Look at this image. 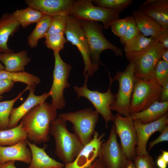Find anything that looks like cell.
Listing matches in <instances>:
<instances>
[{"mask_svg":"<svg viewBox=\"0 0 168 168\" xmlns=\"http://www.w3.org/2000/svg\"><path fill=\"white\" fill-rule=\"evenodd\" d=\"M134 126L137 135L136 155L148 153L147 146L150 136L155 132H161L165 126L168 124V113L153 122L142 124L138 120H133Z\"/></svg>","mask_w":168,"mask_h":168,"instance_id":"5bb4252c","label":"cell"},{"mask_svg":"<svg viewBox=\"0 0 168 168\" xmlns=\"http://www.w3.org/2000/svg\"><path fill=\"white\" fill-rule=\"evenodd\" d=\"M128 25V16L122 19H118L114 21L111 24L110 27L112 31L120 39L124 36Z\"/></svg>","mask_w":168,"mask_h":168,"instance_id":"d590c367","label":"cell"},{"mask_svg":"<svg viewBox=\"0 0 168 168\" xmlns=\"http://www.w3.org/2000/svg\"><path fill=\"white\" fill-rule=\"evenodd\" d=\"M132 161L136 168H153L155 166L152 158L148 153L136 155Z\"/></svg>","mask_w":168,"mask_h":168,"instance_id":"8d00e7d4","label":"cell"},{"mask_svg":"<svg viewBox=\"0 0 168 168\" xmlns=\"http://www.w3.org/2000/svg\"><path fill=\"white\" fill-rule=\"evenodd\" d=\"M27 143L32 155L31 162L27 168H64V163L56 161L46 153L45 151L46 146L40 147L28 140Z\"/></svg>","mask_w":168,"mask_h":168,"instance_id":"44dd1931","label":"cell"},{"mask_svg":"<svg viewBox=\"0 0 168 168\" xmlns=\"http://www.w3.org/2000/svg\"><path fill=\"white\" fill-rule=\"evenodd\" d=\"M55 63L53 72V82L51 87L48 93L52 98L51 106L54 109H63L65 106L63 96L64 90L70 87L68 79L72 66L62 59L59 52H54Z\"/></svg>","mask_w":168,"mask_h":168,"instance_id":"30bf717a","label":"cell"},{"mask_svg":"<svg viewBox=\"0 0 168 168\" xmlns=\"http://www.w3.org/2000/svg\"><path fill=\"white\" fill-rule=\"evenodd\" d=\"M27 139L21 122L13 128L0 130V146H11Z\"/></svg>","mask_w":168,"mask_h":168,"instance_id":"484cf974","label":"cell"},{"mask_svg":"<svg viewBox=\"0 0 168 168\" xmlns=\"http://www.w3.org/2000/svg\"><path fill=\"white\" fill-rule=\"evenodd\" d=\"M28 90L27 86L13 99L0 102V130L8 129L10 113L14 103Z\"/></svg>","mask_w":168,"mask_h":168,"instance_id":"f546056e","label":"cell"},{"mask_svg":"<svg viewBox=\"0 0 168 168\" xmlns=\"http://www.w3.org/2000/svg\"><path fill=\"white\" fill-rule=\"evenodd\" d=\"M156 164L159 168H167L168 164L162 158L161 155L157 159Z\"/></svg>","mask_w":168,"mask_h":168,"instance_id":"7bdbcfd3","label":"cell"},{"mask_svg":"<svg viewBox=\"0 0 168 168\" xmlns=\"http://www.w3.org/2000/svg\"><path fill=\"white\" fill-rule=\"evenodd\" d=\"M81 21L88 44L91 61L95 72L101 64L100 56L104 50L110 49L116 56H122V49L113 44L105 38L103 32L104 29L103 25L96 22Z\"/></svg>","mask_w":168,"mask_h":168,"instance_id":"3957f363","label":"cell"},{"mask_svg":"<svg viewBox=\"0 0 168 168\" xmlns=\"http://www.w3.org/2000/svg\"><path fill=\"white\" fill-rule=\"evenodd\" d=\"M161 59L167 63H168V49H165L162 52Z\"/></svg>","mask_w":168,"mask_h":168,"instance_id":"f6af8a7d","label":"cell"},{"mask_svg":"<svg viewBox=\"0 0 168 168\" xmlns=\"http://www.w3.org/2000/svg\"><path fill=\"white\" fill-rule=\"evenodd\" d=\"M64 33L67 41L76 46L82 55L84 66L83 76L85 77L92 76L95 72L91 63L89 47L81 20L68 15L67 26Z\"/></svg>","mask_w":168,"mask_h":168,"instance_id":"9c48e42d","label":"cell"},{"mask_svg":"<svg viewBox=\"0 0 168 168\" xmlns=\"http://www.w3.org/2000/svg\"><path fill=\"white\" fill-rule=\"evenodd\" d=\"M161 86L152 78H135L130 106V114L141 111L160 101Z\"/></svg>","mask_w":168,"mask_h":168,"instance_id":"ba28073f","label":"cell"},{"mask_svg":"<svg viewBox=\"0 0 168 168\" xmlns=\"http://www.w3.org/2000/svg\"><path fill=\"white\" fill-rule=\"evenodd\" d=\"M114 122L116 133L119 137L121 148L127 157L133 160L136 156L137 135L133 120L130 116H124L118 113Z\"/></svg>","mask_w":168,"mask_h":168,"instance_id":"7c38bea8","label":"cell"},{"mask_svg":"<svg viewBox=\"0 0 168 168\" xmlns=\"http://www.w3.org/2000/svg\"><path fill=\"white\" fill-rule=\"evenodd\" d=\"M14 83L8 79L0 80V100L3 98L2 95L10 91L14 86Z\"/></svg>","mask_w":168,"mask_h":168,"instance_id":"f35d334b","label":"cell"},{"mask_svg":"<svg viewBox=\"0 0 168 168\" xmlns=\"http://www.w3.org/2000/svg\"><path fill=\"white\" fill-rule=\"evenodd\" d=\"M109 86L105 92H100L97 90L92 91L88 89V76L85 77L84 83L82 86H74L73 87L77 93V98L80 97H85L93 105L96 111L103 118L107 128L108 122L111 121L114 122V120L115 116L112 113L110 106L115 101L116 97V94H113L111 91V87L113 81L109 72Z\"/></svg>","mask_w":168,"mask_h":168,"instance_id":"8992f818","label":"cell"},{"mask_svg":"<svg viewBox=\"0 0 168 168\" xmlns=\"http://www.w3.org/2000/svg\"><path fill=\"white\" fill-rule=\"evenodd\" d=\"M8 79L14 82H21L27 85L28 90L32 87L35 88L40 82L38 77L27 72H10L5 70L0 71V80Z\"/></svg>","mask_w":168,"mask_h":168,"instance_id":"4316f807","label":"cell"},{"mask_svg":"<svg viewBox=\"0 0 168 168\" xmlns=\"http://www.w3.org/2000/svg\"><path fill=\"white\" fill-rule=\"evenodd\" d=\"M164 49L158 41L139 55L133 62L135 78L150 77Z\"/></svg>","mask_w":168,"mask_h":168,"instance_id":"4fadbf2b","label":"cell"},{"mask_svg":"<svg viewBox=\"0 0 168 168\" xmlns=\"http://www.w3.org/2000/svg\"><path fill=\"white\" fill-rule=\"evenodd\" d=\"M27 139L11 146H0V164L17 161L30 164L32 155L30 149L27 147Z\"/></svg>","mask_w":168,"mask_h":168,"instance_id":"d6986e66","label":"cell"},{"mask_svg":"<svg viewBox=\"0 0 168 168\" xmlns=\"http://www.w3.org/2000/svg\"><path fill=\"white\" fill-rule=\"evenodd\" d=\"M97 6L121 12L132 3V0H93Z\"/></svg>","mask_w":168,"mask_h":168,"instance_id":"4dcf8cb0","label":"cell"},{"mask_svg":"<svg viewBox=\"0 0 168 168\" xmlns=\"http://www.w3.org/2000/svg\"><path fill=\"white\" fill-rule=\"evenodd\" d=\"M13 17L20 26L25 28L28 25L37 23L44 14L31 7L17 10L12 13Z\"/></svg>","mask_w":168,"mask_h":168,"instance_id":"83f0119b","label":"cell"},{"mask_svg":"<svg viewBox=\"0 0 168 168\" xmlns=\"http://www.w3.org/2000/svg\"><path fill=\"white\" fill-rule=\"evenodd\" d=\"M53 17L44 14L37 23L36 26L27 38L28 45L31 48L37 47L40 39L44 38Z\"/></svg>","mask_w":168,"mask_h":168,"instance_id":"f1b7e54d","label":"cell"},{"mask_svg":"<svg viewBox=\"0 0 168 168\" xmlns=\"http://www.w3.org/2000/svg\"><path fill=\"white\" fill-rule=\"evenodd\" d=\"M5 68L0 62V71L4 70Z\"/></svg>","mask_w":168,"mask_h":168,"instance_id":"c3c4849f","label":"cell"},{"mask_svg":"<svg viewBox=\"0 0 168 168\" xmlns=\"http://www.w3.org/2000/svg\"><path fill=\"white\" fill-rule=\"evenodd\" d=\"M138 9L153 18L163 28L168 29V0H147Z\"/></svg>","mask_w":168,"mask_h":168,"instance_id":"e0dca14e","label":"cell"},{"mask_svg":"<svg viewBox=\"0 0 168 168\" xmlns=\"http://www.w3.org/2000/svg\"><path fill=\"white\" fill-rule=\"evenodd\" d=\"M128 16V25L126 32L124 37L119 39L122 44L134 38L140 33L136 23L132 16Z\"/></svg>","mask_w":168,"mask_h":168,"instance_id":"e575fe53","label":"cell"},{"mask_svg":"<svg viewBox=\"0 0 168 168\" xmlns=\"http://www.w3.org/2000/svg\"><path fill=\"white\" fill-rule=\"evenodd\" d=\"M120 12L94 5L91 0L75 1L68 15L81 20L100 22L104 29L110 27L112 22L119 19Z\"/></svg>","mask_w":168,"mask_h":168,"instance_id":"52a82bcc","label":"cell"},{"mask_svg":"<svg viewBox=\"0 0 168 168\" xmlns=\"http://www.w3.org/2000/svg\"><path fill=\"white\" fill-rule=\"evenodd\" d=\"M114 124L107 140L103 142L97 158L105 168H126L130 161L118 142Z\"/></svg>","mask_w":168,"mask_h":168,"instance_id":"8fae6325","label":"cell"},{"mask_svg":"<svg viewBox=\"0 0 168 168\" xmlns=\"http://www.w3.org/2000/svg\"><path fill=\"white\" fill-rule=\"evenodd\" d=\"M15 161H9L0 164V168H17L15 165Z\"/></svg>","mask_w":168,"mask_h":168,"instance_id":"ee69618b","label":"cell"},{"mask_svg":"<svg viewBox=\"0 0 168 168\" xmlns=\"http://www.w3.org/2000/svg\"><path fill=\"white\" fill-rule=\"evenodd\" d=\"M29 7L52 16L68 15L73 6L72 0H26Z\"/></svg>","mask_w":168,"mask_h":168,"instance_id":"2e32d148","label":"cell"},{"mask_svg":"<svg viewBox=\"0 0 168 168\" xmlns=\"http://www.w3.org/2000/svg\"><path fill=\"white\" fill-rule=\"evenodd\" d=\"M168 141V124H167L164 127L158 137L149 143L148 150H150L154 145L159 142Z\"/></svg>","mask_w":168,"mask_h":168,"instance_id":"74e56055","label":"cell"},{"mask_svg":"<svg viewBox=\"0 0 168 168\" xmlns=\"http://www.w3.org/2000/svg\"><path fill=\"white\" fill-rule=\"evenodd\" d=\"M162 153L161 155L162 158L167 164H168V152L163 150H162Z\"/></svg>","mask_w":168,"mask_h":168,"instance_id":"bcb514c9","label":"cell"},{"mask_svg":"<svg viewBox=\"0 0 168 168\" xmlns=\"http://www.w3.org/2000/svg\"><path fill=\"white\" fill-rule=\"evenodd\" d=\"M165 49H168V29L163 28L157 38Z\"/></svg>","mask_w":168,"mask_h":168,"instance_id":"ab89813d","label":"cell"},{"mask_svg":"<svg viewBox=\"0 0 168 168\" xmlns=\"http://www.w3.org/2000/svg\"><path fill=\"white\" fill-rule=\"evenodd\" d=\"M68 17L67 14L53 16L44 38L54 34H64L66 28Z\"/></svg>","mask_w":168,"mask_h":168,"instance_id":"d6a6232c","label":"cell"},{"mask_svg":"<svg viewBox=\"0 0 168 168\" xmlns=\"http://www.w3.org/2000/svg\"><path fill=\"white\" fill-rule=\"evenodd\" d=\"M58 117L72 124L74 133L84 146L93 138L99 114L95 110L88 108L75 112L61 113Z\"/></svg>","mask_w":168,"mask_h":168,"instance_id":"277c9868","label":"cell"},{"mask_svg":"<svg viewBox=\"0 0 168 168\" xmlns=\"http://www.w3.org/2000/svg\"><path fill=\"white\" fill-rule=\"evenodd\" d=\"M153 168H156L155 166H154Z\"/></svg>","mask_w":168,"mask_h":168,"instance_id":"681fc988","label":"cell"},{"mask_svg":"<svg viewBox=\"0 0 168 168\" xmlns=\"http://www.w3.org/2000/svg\"><path fill=\"white\" fill-rule=\"evenodd\" d=\"M105 134L99 135L95 131L93 138L84 146L76 159L72 162L65 165L64 168H86L90 166L98 156V151Z\"/></svg>","mask_w":168,"mask_h":168,"instance_id":"9a60e30c","label":"cell"},{"mask_svg":"<svg viewBox=\"0 0 168 168\" xmlns=\"http://www.w3.org/2000/svg\"><path fill=\"white\" fill-rule=\"evenodd\" d=\"M86 168H105L98 158L89 166Z\"/></svg>","mask_w":168,"mask_h":168,"instance_id":"b9f144b4","label":"cell"},{"mask_svg":"<svg viewBox=\"0 0 168 168\" xmlns=\"http://www.w3.org/2000/svg\"><path fill=\"white\" fill-rule=\"evenodd\" d=\"M57 117V110L44 101L32 108L21 122L27 138L35 144H40L50 140V124Z\"/></svg>","mask_w":168,"mask_h":168,"instance_id":"6da1fadb","label":"cell"},{"mask_svg":"<svg viewBox=\"0 0 168 168\" xmlns=\"http://www.w3.org/2000/svg\"><path fill=\"white\" fill-rule=\"evenodd\" d=\"M26 51L0 53V61L4 66L5 70L13 72H24L25 67L31 61Z\"/></svg>","mask_w":168,"mask_h":168,"instance_id":"603a6c76","label":"cell"},{"mask_svg":"<svg viewBox=\"0 0 168 168\" xmlns=\"http://www.w3.org/2000/svg\"><path fill=\"white\" fill-rule=\"evenodd\" d=\"M64 33H57L50 35L46 38L44 44L47 47L53 50L54 52H59L63 49L67 40L64 37Z\"/></svg>","mask_w":168,"mask_h":168,"instance_id":"836d02e7","label":"cell"},{"mask_svg":"<svg viewBox=\"0 0 168 168\" xmlns=\"http://www.w3.org/2000/svg\"><path fill=\"white\" fill-rule=\"evenodd\" d=\"M150 77L161 86L168 83V63L160 59Z\"/></svg>","mask_w":168,"mask_h":168,"instance_id":"1f68e13d","label":"cell"},{"mask_svg":"<svg viewBox=\"0 0 168 168\" xmlns=\"http://www.w3.org/2000/svg\"><path fill=\"white\" fill-rule=\"evenodd\" d=\"M20 25L15 19L12 13L3 14L0 18V53L13 52L8 47L10 36H13Z\"/></svg>","mask_w":168,"mask_h":168,"instance_id":"7402d4cb","label":"cell"},{"mask_svg":"<svg viewBox=\"0 0 168 168\" xmlns=\"http://www.w3.org/2000/svg\"><path fill=\"white\" fill-rule=\"evenodd\" d=\"M35 89L34 87L30 88L29 95L25 101L18 107L12 108L10 115L8 129L16 126L20 120L32 108L45 101L49 97L47 92L39 96L35 95L34 94Z\"/></svg>","mask_w":168,"mask_h":168,"instance_id":"ac0fdd59","label":"cell"},{"mask_svg":"<svg viewBox=\"0 0 168 168\" xmlns=\"http://www.w3.org/2000/svg\"><path fill=\"white\" fill-rule=\"evenodd\" d=\"M168 101V83L161 86L160 101Z\"/></svg>","mask_w":168,"mask_h":168,"instance_id":"60d3db41","label":"cell"},{"mask_svg":"<svg viewBox=\"0 0 168 168\" xmlns=\"http://www.w3.org/2000/svg\"><path fill=\"white\" fill-rule=\"evenodd\" d=\"M134 72V63L129 62L124 71L117 72L112 78L113 81H118L119 88L110 109L124 116L130 115V106L135 80Z\"/></svg>","mask_w":168,"mask_h":168,"instance_id":"5b68a950","label":"cell"},{"mask_svg":"<svg viewBox=\"0 0 168 168\" xmlns=\"http://www.w3.org/2000/svg\"><path fill=\"white\" fill-rule=\"evenodd\" d=\"M126 168H136L132 160H131Z\"/></svg>","mask_w":168,"mask_h":168,"instance_id":"7dc6e473","label":"cell"},{"mask_svg":"<svg viewBox=\"0 0 168 168\" xmlns=\"http://www.w3.org/2000/svg\"><path fill=\"white\" fill-rule=\"evenodd\" d=\"M49 134L54 139L55 154L65 165L73 162L84 147L77 136L68 131L67 121L59 118L51 123Z\"/></svg>","mask_w":168,"mask_h":168,"instance_id":"7a4b0ae2","label":"cell"},{"mask_svg":"<svg viewBox=\"0 0 168 168\" xmlns=\"http://www.w3.org/2000/svg\"><path fill=\"white\" fill-rule=\"evenodd\" d=\"M158 41L152 37H146L141 32L124 45V50L128 60L133 62L141 54Z\"/></svg>","mask_w":168,"mask_h":168,"instance_id":"ffe728a7","label":"cell"},{"mask_svg":"<svg viewBox=\"0 0 168 168\" xmlns=\"http://www.w3.org/2000/svg\"><path fill=\"white\" fill-rule=\"evenodd\" d=\"M168 101H156L147 109L130 114V116L133 120H138L142 124H147L159 119L168 113Z\"/></svg>","mask_w":168,"mask_h":168,"instance_id":"cb8c5ba5","label":"cell"},{"mask_svg":"<svg viewBox=\"0 0 168 168\" xmlns=\"http://www.w3.org/2000/svg\"><path fill=\"white\" fill-rule=\"evenodd\" d=\"M132 16L134 18L140 32L146 37L157 38L163 28L153 18L138 9L133 10Z\"/></svg>","mask_w":168,"mask_h":168,"instance_id":"d4e9b609","label":"cell"}]
</instances>
